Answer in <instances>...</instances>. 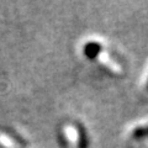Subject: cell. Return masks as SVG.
<instances>
[{
  "instance_id": "cell-1",
  "label": "cell",
  "mask_w": 148,
  "mask_h": 148,
  "mask_svg": "<svg viewBox=\"0 0 148 148\" xmlns=\"http://www.w3.org/2000/svg\"><path fill=\"white\" fill-rule=\"evenodd\" d=\"M0 143L6 148H20V146L6 133H0Z\"/></svg>"
}]
</instances>
